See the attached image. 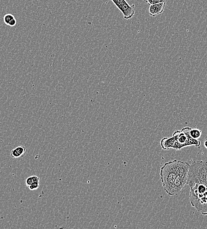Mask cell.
Wrapping results in <instances>:
<instances>
[{"instance_id": "cell-10", "label": "cell", "mask_w": 207, "mask_h": 229, "mask_svg": "<svg viewBox=\"0 0 207 229\" xmlns=\"http://www.w3.org/2000/svg\"><path fill=\"white\" fill-rule=\"evenodd\" d=\"M40 183L39 182H34L31 185L28 186L29 189L31 190H35L38 189L39 187Z\"/></svg>"}, {"instance_id": "cell-6", "label": "cell", "mask_w": 207, "mask_h": 229, "mask_svg": "<svg viewBox=\"0 0 207 229\" xmlns=\"http://www.w3.org/2000/svg\"><path fill=\"white\" fill-rule=\"evenodd\" d=\"M26 148L23 146H18L11 152V156L14 159L23 157L26 152Z\"/></svg>"}, {"instance_id": "cell-4", "label": "cell", "mask_w": 207, "mask_h": 229, "mask_svg": "<svg viewBox=\"0 0 207 229\" xmlns=\"http://www.w3.org/2000/svg\"><path fill=\"white\" fill-rule=\"evenodd\" d=\"M117 7L122 12L124 18L128 20L132 18L134 15V5H131L126 2V0H111Z\"/></svg>"}, {"instance_id": "cell-2", "label": "cell", "mask_w": 207, "mask_h": 229, "mask_svg": "<svg viewBox=\"0 0 207 229\" xmlns=\"http://www.w3.org/2000/svg\"><path fill=\"white\" fill-rule=\"evenodd\" d=\"M190 165L188 162L175 160L167 162L161 167V182L169 195H177L181 193L186 184Z\"/></svg>"}, {"instance_id": "cell-7", "label": "cell", "mask_w": 207, "mask_h": 229, "mask_svg": "<svg viewBox=\"0 0 207 229\" xmlns=\"http://www.w3.org/2000/svg\"><path fill=\"white\" fill-rule=\"evenodd\" d=\"M189 134L192 138L198 140L201 137L202 135V131L198 128H190L189 131Z\"/></svg>"}, {"instance_id": "cell-11", "label": "cell", "mask_w": 207, "mask_h": 229, "mask_svg": "<svg viewBox=\"0 0 207 229\" xmlns=\"http://www.w3.org/2000/svg\"><path fill=\"white\" fill-rule=\"evenodd\" d=\"M34 183L32 177L30 176L27 178L26 180V185L27 187L30 185H31L32 183Z\"/></svg>"}, {"instance_id": "cell-1", "label": "cell", "mask_w": 207, "mask_h": 229, "mask_svg": "<svg viewBox=\"0 0 207 229\" xmlns=\"http://www.w3.org/2000/svg\"><path fill=\"white\" fill-rule=\"evenodd\" d=\"M186 184L191 188L192 206L202 215H207V162L195 161L190 164Z\"/></svg>"}, {"instance_id": "cell-8", "label": "cell", "mask_w": 207, "mask_h": 229, "mask_svg": "<svg viewBox=\"0 0 207 229\" xmlns=\"http://www.w3.org/2000/svg\"><path fill=\"white\" fill-rule=\"evenodd\" d=\"M15 18L14 16L12 14L8 13L7 14H5L4 16L3 21H4V23L6 25H8L11 21Z\"/></svg>"}, {"instance_id": "cell-5", "label": "cell", "mask_w": 207, "mask_h": 229, "mask_svg": "<svg viewBox=\"0 0 207 229\" xmlns=\"http://www.w3.org/2000/svg\"><path fill=\"white\" fill-rule=\"evenodd\" d=\"M165 6V2L150 5L148 11L149 15L151 16L155 17L158 15L162 13L164 11Z\"/></svg>"}, {"instance_id": "cell-13", "label": "cell", "mask_w": 207, "mask_h": 229, "mask_svg": "<svg viewBox=\"0 0 207 229\" xmlns=\"http://www.w3.org/2000/svg\"><path fill=\"white\" fill-rule=\"evenodd\" d=\"M33 180L34 182H39L40 183V179L39 177L37 176H32Z\"/></svg>"}, {"instance_id": "cell-14", "label": "cell", "mask_w": 207, "mask_h": 229, "mask_svg": "<svg viewBox=\"0 0 207 229\" xmlns=\"http://www.w3.org/2000/svg\"><path fill=\"white\" fill-rule=\"evenodd\" d=\"M204 146L207 149V139H206L205 140V142H204Z\"/></svg>"}, {"instance_id": "cell-9", "label": "cell", "mask_w": 207, "mask_h": 229, "mask_svg": "<svg viewBox=\"0 0 207 229\" xmlns=\"http://www.w3.org/2000/svg\"><path fill=\"white\" fill-rule=\"evenodd\" d=\"M144 1L145 3H147L148 5H151L163 2H165L166 0H144Z\"/></svg>"}, {"instance_id": "cell-3", "label": "cell", "mask_w": 207, "mask_h": 229, "mask_svg": "<svg viewBox=\"0 0 207 229\" xmlns=\"http://www.w3.org/2000/svg\"><path fill=\"white\" fill-rule=\"evenodd\" d=\"M190 128L185 127L181 130H176L170 138H163L161 140V146L163 150H168L173 148L179 151L184 147L194 146L199 147L201 145L200 141L192 138L189 131Z\"/></svg>"}, {"instance_id": "cell-12", "label": "cell", "mask_w": 207, "mask_h": 229, "mask_svg": "<svg viewBox=\"0 0 207 229\" xmlns=\"http://www.w3.org/2000/svg\"><path fill=\"white\" fill-rule=\"evenodd\" d=\"M16 24V19L15 18L13 19L12 21H11L10 23H9V24H8V26H12H12H15Z\"/></svg>"}]
</instances>
